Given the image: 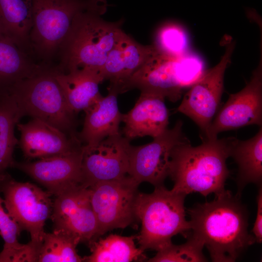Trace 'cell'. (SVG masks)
Returning <instances> with one entry per match:
<instances>
[{
	"mask_svg": "<svg viewBox=\"0 0 262 262\" xmlns=\"http://www.w3.org/2000/svg\"><path fill=\"white\" fill-rule=\"evenodd\" d=\"M240 197L225 189L212 201L187 210L190 234L203 243L213 262H235L256 242L248 232V211Z\"/></svg>",
	"mask_w": 262,
	"mask_h": 262,
	"instance_id": "obj_1",
	"label": "cell"
},
{
	"mask_svg": "<svg viewBox=\"0 0 262 262\" xmlns=\"http://www.w3.org/2000/svg\"><path fill=\"white\" fill-rule=\"evenodd\" d=\"M233 139H201L202 143L196 147L188 141L175 147L168 176L174 183L171 190L186 195L197 192L205 196L224 190L230 174L226 161Z\"/></svg>",
	"mask_w": 262,
	"mask_h": 262,
	"instance_id": "obj_2",
	"label": "cell"
},
{
	"mask_svg": "<svg viewBox=\"0 0 262 262\" xmlns=\"http://www.w3.org/2000/svg\"><path fill=\"white\" fill-rule=\"evenodd\" d=\"M107 8L106 0H98L76 15L59 50V71L84 69L100 75L110 51L124 33L119 22H108L101 17Z\"/></svg>",
	"mask_w": 262,
	"mask_h": 262,
	"instance_id": "obj_3",
	"label": "cell"
},
{
	"mask_svg": "<svg viewBox=\"0 0 262 262\" xmlns=\"http://www.w3.org/2000/svg\"><path fill=\"white\" fill-rule=\"evenodd\" d=\"M186 196L164 185L155 187L150 194L139 192L135 211L141 229L136 239L141 249L158 251L172 244L174 235L186 236L191 226L185 218Z\"/></svg>",
	"mask_w": 262,
	"mask_h": 262,
	"instance_id": "obj_4",
	"label": "cell"
},
{
	"mask_svg": "<svg viewBox=\"0 0 262 262\" xmlns=\"http://www.w3.org/2000/svg\"><path fill=\"white\" fill-rule=\"evenodd\" d=\"M55 67L5 88L22 116L48 123L71 137H77L76 114L70 108L55 76Z\"/></svg>",
	"mask_w": 262,
	"mask_h": 262,
	"instance_id": "obj_5",
	"label": "cell"
},
{
	"mask_svg": "<svg viewBox=\"0 0 262 262\" xmlns=\"http://www.w3.org/2000/svg\"><path fill=\"white\" fill-rule=\"evenodd\" d=\"M98 0H32V51L48 59L60 49L76 15Z\"/></svg>",
	"mask_w": 262,
	"mask_h": 262,
	"instance_id": "obj_6",
	"label": "cell"
},
{
	"mask_svg": "<svg viewBox=\"0 0 262 262\" xmlns=\"http://www.w3.org/2000/svg\"><path fill=\"white\" fill-rule=\"evenodd\" d=\"M0 191L8 213L21 230L29 232V243L39 252L45 222L52 211V195L33 183L17 181L7 173L0 177Z\"/></svg>",
	"mask_w": 262,
	"mask_h": 262,
	"instance_id": "obj_7",
	"label": "cell"
},
{
	"mask_svg": "<svg viewBox=\"0 0 262 262\" xmlns=\"http://www.w3.org/2000/svg\"><path fill=\"white\" fill-rule=\"evenodd\" d=\"M139 184L127 175L88 188L97 222V238L110 230L125 229L137 220L135 206Z\"/></svg>",
	"mask_w": 262,
	"mask_h": 262,
	"instance_id": "obj_8",
	"label": "cell"
},
{
	"mask_svg": "<svg viewBox=\"0 0 262 262\" xmlns=\"http://www.w3.org/2000/svg\"><path fill=\"white\" fill-rule=\"evenodd\" d=\"M235 46L233 41L228 44L218 64L206 69L189 88L177 109V112L189 117L199 128L201 139L206 137L219 110L224 89V75L231 62Z\"/></svg>",
	"mask_w": 262,
	"mask_h": 262,
	"instance_id": "obj_9",
	"label": "cell"
},
{
	"mask_svg": "<svg viewBox=\"0 0 262 262\" xmlns=\"http://www.w3.org/2000/svg\"><path fill=\"white\" fill-rule=\"evenodd\" d=\"M190 87L180 57L166 55L154 48L142 65L118 89L119 94L133 88L156 93L175 102Z\"/></svg>",
	"mask_w": 262,
	"mask_h": 262,
	"instance_id": "obj_10",
	"label": "cell"
},
{
	"mask_svg": "<svg viewBox=\"0 0 262 262\" xmlns=\"http://www.w3.org/2000/svg\"><path fill=\"white\" fill-rule=\"evenodd\" d=\"M183 122L176 121L148 144L131 145L128 175L140 184L147 182L155 187L164 185L169 176L170 158L172 150L178 145L190 141L182 131Z\"/></svg>",
	"mask_w": 262,
	"mask_h": 262,
	"instance_id": "obj_11",
	"label": "cell"
},
{
	"mask_svg": "<svg viewBox=\"0 0 262 262\" xmlns=\"http://www.w3.org/2000/svg\"><path fill=\"white\" fill-rule=\"evenodd\" d=\"M252 125H262V53L249 81L240 91L229 94L201 139H215L220 132Z\"/></svg>",
	"mask_w": 262,
	"mask_h": 262,
	"instance_id": "obj_12",
	"label": "cell"
},
{
	"mask_svg": "<svg viewBox=\"0 0 262 262\" xmlns=\"http://www.w3.org/2000/svg\"><path fill=\"white\" fill-rule=\"evenodd\" d=\"M130 141L120 134L93 146L83 145L81 186L88 188L98 182L127 175Z\"/></svg>",
	"mask_w": 262,
	"mask_h": 262,
	"instance_id": "obj_13",
	"label": "cell"
},
{
	"mask_svg": "<svg viewBox=\"0 0 262 262\" xmlns=\"http://www.w3.org/2000/svg\"><path fill=\"white\" fill-rule=\"evenodd\" d=\"M55 197L50 216L53 230L70 233L81 242L88 244L96 239L98 225L89 188L77 186Z\"/></svg>",
	"mask_w": 262,
	"mask_h": 262,
	"instance_id": "obj_14",
	"label": "cell"
},
{
	"mask_svg": "<svg viewBox=\"0 0 262 262\" xmlns=\"http://www.w3.org/2000/svg\"><path fill=\"white\" fill-rule=\"evenodd\" d=\"M83 146L66 153L39 159L34 162H15L13 167L23 171L43 186L52 196H58L81 185Z\"/></svg>",
	"mask_w": 262,
	"mask_h": 262,
	"instance_id": "obj_15",
	"label": "cell"
},
{
	"mask_svg": "<svg viewBox=\"0 0 262 262\" xmlns=\"http://www.w3.org/2000/svg\"><path fill=\"white\" fill-rule=\"evenodd\" d=\"M20 132L18 145L28 159H41L66 153L83 145L78 137L70 136L42 120L32 118L16 124Z\"/></svg>",
	"mask_w": 262,
	"mask_h": 262,
	"instance_id": "obj_16",
	"label": "cell"
},
{
	"mask_svg": "<svg viewBox=\"0 0 262 262\" xmlns=\"http://www.w3.org/2000/svg\"><path fill=\"white\" fill-rule=\"evenodd\" d=\"M164 99L161 95L141 91L133 107L122 114L124 136L130 140L145 136L154 138L166 130L169 115Z\"/></svg>",
	"mask_w": 262,
	"mask_h": 262,
	"instance_id": "obj_17",
	"label": "cell"
},
{
	"mask_svg": "<svg viewBox=\"0 0 262 262\" xmlns=\"http://www.w3.org/2000/svg\"><path fill=\"white\" fill-rule=\"evenodd\" d=\"M106 96H102L84 111L82 128L77 132V137L83 146H93L108 137L121 134L119 125L122 114L117 100L119 94L111 88L109 87Z\"/></svg>",
	"mask_w": 262,
	"mask_h": 262,
	"instance_id": "obj_18",
	"label": "cell"
},
{
	"mask_svg": "<svg viewBox=\"0 0 262 262\" xmlns=\"http://www.w3.org/2000/svg\"><path fill=\"white\" fill-rule=\"evenodd\" d=\"M153 48V45L138 43L124 33L110 51L100 73L101 77L103 80H109V87L117 92L119 87L142 65Z\"/></svg>",
	"mask_w": 262,
	"mask_h": 262,
	"instance_id": "obj_19",
	"label": "cell"
},
{
	"mask_svg": "<svg viewBox=\"0 0 262 262\" xmlns=\"http://www.w3.org/2000/svg\"><path fill=\"white\" fill-rule=\"evenodd\" d=\"M55 76L67 104L76 114L85 110L102 96L98 85L104 80L97 73L84 69L64 72L56 67Z\"/></svg>",
	"mask_w": 262,
	"mask_h": 262,
	"instance_id": "obj_20",
	"label": "cell"
},
{
	"mask_svg": "<svg viewBox=\"0 0 262 262\" xmlns=\"http://www.w3.org/2000/svg\"><path fill=\"white\" fill-rule=\"evenodd\" d=\"M230 157L238 166L236 179L237 193L241 196L246 185L254 183L259 187L262 182V128L252 138L240 140L234 137Z\"/></svg>",
	"mask_w": 262,
	"mask_h": 262,
	"instance_id": "obj_21",
	"label": "cell"
},
{
	"mask_svg": "<svg viewBox=\"0 0 262 262\" xmlns=\"http://www.w3.org/2000/svg\"><path fill=\"white\" fill-rule=\"evenodd\" d=\"M29 52L0 34V88L34 76L49 67L35 63Z\"/></svg>",
	"mask_w": 262,
	"mask_h": 262,
	"instance_id": "obj_22",
	"label": "cell"
},
{
	"mask_svg": "<svg viewBox=\"0 0 262 262\" xmlns=\"http://www.w3.org/2000/svg\"><path fill=\"white\" fill-rule=\"evenodd\" d=\"M32 0H0V34L30 52Z\"/></svg>",
	"mask_w": 262,
	"mask_h": 262,
	"instance_id": "obj_23",
	"label": "cell"
},
{
	"mask_svg": "<svg viewBox=\"0 0 262 262\" xmlns=\"http://www.w3.org/2000/svg\"><path fill=\"white\" fill-rule=\"evenodd\" d=\"M136 235L110 234L88 243L91 254L84 257L87 262H140L147 259L144 250L135 245Z\"/></svg>",
	"mask_w": 262,
	"mask_h": 262,
	"instance_id": "obj_24",
	"label": "cell"
},
{
	"mask_svg": "<svg viewBox=\"0 0 262 262\" xmlns=\"http://www.w3.org/2000/svg\"><path fill=\"white\" fill-rule=\"evenodd\" d=\"M22 115L13 98L5 88H0V177L13 167V153L18 140L15 127Z\"/></svg>",
	"mask_w": 262,
	"mask_h": 262,
	"instance_id": "obj_25",
	"label": "cell"
},
{
	"mask_svg": "<svg viewBox=\"0 0 262 262\" xmlns=\"http://www.w3.org/2000/svg\"><path fill=\"white\" fill-rule=\"evenodd\" d=\"M3 204V199L0 196V235L4 242L0 262H37V251L29 243H19L18 237L22 230L5 212Z\"/></svg>",
	"mask_w": 262,
	"mask_h": 262,
	"instance_id": "obj_26",
	"label": "cell"
},
{
	"mask_svg": "<svg viewBox=\"0 0 262 262\" xmlns=\"http://www.w3.org/2000/svg\"><path fill=\"white\" fill-rule=\"evenodd\" d=\"M80 239L75 235L60 230L45 233L40 247L39 262H81L84 258L77 253Z\"/></svg>",
	"mask_w": 262,
	"mask_h": 262,
	"instance_id": "obj_27",
	"label": "cell"
},
{
	"mask_svg": "<svg viewBox=\"0 0 262 262\" xmlns=\"http://www.w3.org/2000/svg\"><path fill=\"white\" fill-rule=\"evenodd\" d=\"M153 45L160 52L174 58L189 52L186 32L182 26L172 22L165 23L158 29Z\"/></svg>",
	"mask_w": 262,
	"mask_h": 262,
	"instance_id": "obj_28",
	"label": "cell"
},
{
	"mask_svg": "<svg viewBox=\"0 0 262 262\" xmlns=\"http://www.w3.org/2000/svg\"><path fill=\"white\" fill-rule=\"evenodd\" d=\"M187 241L180 245L173 243L157 251L156 255L147 262H203L207 260L203 253V243L190 233L187 235Z\"/></svg>",
	"mask_w": 262,
	"mask_h": 262,
	"instance_id": "obj_29",
	"label": "cell"
},
{
	"mask_svg": "<svg viewBox=\"0 0 262 262\" xmlns=\"http://www.w3.org/2000/svg\"><path fill=\"white\" fill-rule=\"evenodd\" d=\"M257 215L252 231L255 241L259 244L262 242V187H259L257 196Z\"/></svg>",
	"mask_w": 262,
	"mask_h": 262,
	"instance_id": "obj_30",
	"label": "cell"
}]
</instances>
